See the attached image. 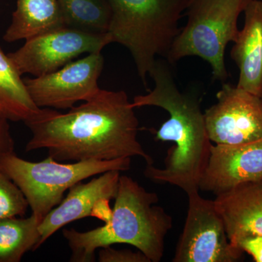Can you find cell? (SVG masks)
I'll return each mask as SVG.
<instances>
[{"instance_id":"obj_1","label":"cell","mask_w":262,"mask_h":262,"mask_svg":"<svg viewBox=\"0 0 262 262\" xmlns=\"http://www.w3.org/2000/svg\"><path fill=\"white\" fill-rule=\"evenodd\" d=\"M123 91L101 89L85 102L60 113L50 108L24 122L32 133L26 151L46 149L59 162L152 158L138 140L139 122Z\"/></svg>"},{"instance_id":"obj_2","label":"cell","mask_w":262,"mask_h":262,"mask_svg":"<svg viewBox=\"0 0 262 262\" xmlns=\"http://www.w3.org/2000/svg\"><path fill=\"white\" fill-rule=\"evenodd\" d=\"M150 77L155 87L134 98V108L156 106L169 117L155 132L157 140L175 144L168 149L164 168L146 165L144 176L158 184L180 188L186 194L199 192V184L209 160L213 144L207 133L199 100L179 91L168 62L158 58Z\"/></svg>"},{"instance_id":"obj_3","label":"cell","mask_w":262,"mask_h":262,"mask_svg":"<svg viewBox=\"0 0 262 262\" xmlns=\"http://www.w3.org/2000/svg\"><path fill=\"white\" fill-rule=\"evenodd\" d=\"M115 201L113 215L104 225L87 232L63 229L72 251L70 261H95L98 249L118 244L134 246L151 262L161 261L173 220L163 207L157 206L158 194L148 192L131 177L120 175Z\"/></svg>"},{"instance_id":"obj_4","label":"cell","mask_w":262,"mask_h":262,"mask_svg":"<svg viewBox=\"0 0 262 262\" xmlns=\"http://www.w3.org/2000/svg\"><path fill=\"white\" fill-rule=\"evenodd\" d=\"M111 43L126 48L144 85L158 57L166 59L190 0H108Z\"/></svg>"},{"instance_id":"obj_5","label":"cell","mask_w":262,"mask_h":262,"mask_svg":"<svg viewBox=\"0 0 262 262\" xmlns=\"http://www.w3.org/2000/svg\"><path fill=\"white\" fill-rule=\"evenodd\" d=\"M130 163V158L63 163L49 156L30 162L13 152L0 159V168L21 190L32 214L41 222L61 203L66 191L77 183L110 170L125 171Z\"/></svg>"},{"instance_id":"obj_6","label":"cell","mask_w":262,"mask_h":262,"mask_svg":"<svg viewBox=\"0 0 262 262\" xmlns=\"http://www.w3.org/2000/svg\"><path fill=\"white\" fill-rule=\"evenodd\" d=\"M252 0H190L187 22L176 38L166 59L174 63L189 56L208 62L215 80L228 77L225 62L227 45L235 42L237 20Z\"/></svg>"},{"instance_id":"obj_7","label":"cell","mask_w":262,"mask_h":262,"mask_svg":"<svg viewBox=\"0 0 262 262\" xmlns=\"http://www.w3.org/2000/svg\"><path fill=\"white\" fill-rule=\"evenodd\" d=\"M187 196V217L173 261L234 262L241 259L244 252L229 241L214 201L202 198L199 192Z\"/></svg>"},{"instance_id":"obj_8","label":"cell","mask_w":262,"mask_h":262,"mask_svg":"<svg viewBox=\"0 0 262 262\" xmlns=\"http://www.w3.org/2000/svg\"><path fill=\"white\" fill-rule=\"evenodd\" d=\"M108 44L111 42L107 33L64 27L27 39L21 48L8 56L22 75L40 77L59 70L83 53L101 52Z\"/></svg>"},{"instance_id":"obj_9","label":"cell","mask_w":262,"mask_h":262,"mask_svg":"<svg viewBox=\"0 0 262 262\" xmlns=\"http://www.w3.org/2000/svg\"><path fill=\"white\" fill-rule=\"evenodd\" d=\"M217 103L204 113L211 142L223 145L247 144L262 139V98L224 83Z\"/></svg>"},{"instance_id":"obj_10","label":"cell","mask_w":262,"mask_h":262,"mask_svg":"<svg viewBox=\"0 0 262 262\" xmlns=\"http://www.w3.org/2000/svg\"><path fill=\"white\" fill-rule=\"evenodd\" d=\"M101 52L90 53L59 70L34 78L24 79L33 101L39 108L67 110L88 101L101 90L98 81L103 69Z\"/></svg>"},{"instance_id":"obj_11","label":"cell","mask_w":262,"mask_h":262,"mask_svg":"<svg viewBox=\"0 0 262 262\" xmlns=\"http://www.w3.org/2000/svg\"><path fill=\"white\" fill-rule=\"evenodd\" d=\"M261 179L262 139L236 145L213 144L199 189L218 195Z\"/></svg>"},{"instance_id":"obj_12","label":"cell","mask_w":262,"mask_h":262,"mask_svg":"<svg viewBox=\"0 0 262 262\" xmlns=\"http://www.w3.org/2000/svg\"><path fill=\"white\" fill-rule=\"evenodd\" d=\"M120 177V171L110 170L89 182H79L71 187L67 196L39 224V246L71 222L91 216L93 207L100 199H115Z\"/></svg>"},{"instance_id":"obj_13","label":"cell","mask_w":262,"mask_h":262,"mask_svg":"<svg viewBox=\"0 0 262 262\" xmlns=\"http://www.w3.org/2000/svg\"><path fill=\"white\" fill-rule=\"evenodd\" d=\"M214 203L231 244L245 236L262 235V179L218 194Z\"/></svg>"},{"instance_id":"obj_14","label":"cell","mask_w":262,"mask_h":262,"mask_svg":"<svg viewBox=\"0 0 262 262\" xmlns=\"http://www.w3.org/2000/svg\"><path fill=\"white\" fill-rule=\"evenodd\" d=\"M231 57L239 70L237 87L262 98V0H252L244 10Z\"/></svg>"},{"instance_id":"obj_15","label":"cell","mask_w":262,"mask_h":262,"mask_svg":"<svg viewBox=\"0 0 262 262\" xmlns=\"http://www.w3.org/2000/svg\"><path fill=\"white\" fill-rule=\"evenodd\" d=\"M67 27L58 0H16V8L3 39L8 43Z\"/></svg>"},{"instance_id":"obj_16","label":"cell","mask_w":262,"mask_h":262,"mask_svg":"<svg viewBox=\"0 0 262 262\" xmlns=\"http://www.w3.org/2000/svg\"><path fill=\"white\" fill-rule=\"evenodd\" d=\"M15 63L0 47V117L26 122L40 111L33 101Z\"/></svg>"},{"instance_id":"obj_17","label":"cell","mask_w":262,"mask_h":262,"mask_svg":"<svg viewBox=\"0 0 262 262\" xmlns=\"http://www.w3.org/2000/svg\"><path fill=\"white\" fill-rule=\"evenodd\" d=\"M40 223L33 214L0 220V262L20 261L28 251L37 249Z\"/></svg>"},{"instance_id":"obj_18","label":"cell","mask_w":262,"mask_h":262,"mask_svg":"<svg viewBox=\"0 0 262 262\" xmlns=\"http://www.w3.org/2000/svg\"><path fill=\"white\" fill-rule=\"evenodd\" d=\"M66 26L85 32L107 33L112 18L108 0H58Z\"/></svg>"},{"instance_id":"obj_19","label":"cell","mask_w":262,"mask_h":262,"mask_svg":"<svg viewBox=\"0 0 262 262\" xmlns=\"http://www.w3.org/2000/svg\"><path fill=\"white\" fill-rule=\"evenodd\" d=\"M29 207L23 192L0 168V220L24 216Z\"/></svg>"},{"instance_id":"obj_20","label":"cell","mask_w":262,"mask_h":262,"mask_svg":"<svg viewBox=\"0 0 262 262\" xmlns=\"http://www.w3.org/2000/svg\"><path fill=\"white\" fill-rule=\"evenodd\" d=\"M99 262H151L147 256L138 250H117L111 246L100 248L98 251Z\"/></svg>"},{"instance_id":"obj_21","label":"cell","mask_w":262,"mask_h":262,"mask_svg":"<svg viewBox=\"0 0 262 262\" xmlns=\"http://www.w3.org/2000/svg\"><path fill=\"white\" fill-rule=\"evenodd\" d=\"M233 246L251 255L255 261L262 262V235L245 236L237 239Z\"/></svg>"},{"instance_id":"obj_22","label":"cell","mask_w":262,"mask_h":262,"mask_svg":"<svg viewBox=\"0 0 262 262\" xmlns=\"http://www.w3.org/2000/svg\"><path fill=\"white\" fill-rule=\"evenodd\" d=\"M15 143L10 133L8 120L0 117V159L14 152Z\"/></svg>"},{"instance_id":"obj_23","label":"cell","mask_w":262,"mask_h":262,"mask_svg":"<svg viewBox=\"0 0 262 262\" xmlns=\"http://www.w3.org/2000/svg\"><path fill=\"white\" fill-rule=\"evenodd\" d=\"M110 200L102 198L95 203L91 211V217L98 219L107 223L113 215V208L110 206Z\"/></svg>"}]
</instances>
